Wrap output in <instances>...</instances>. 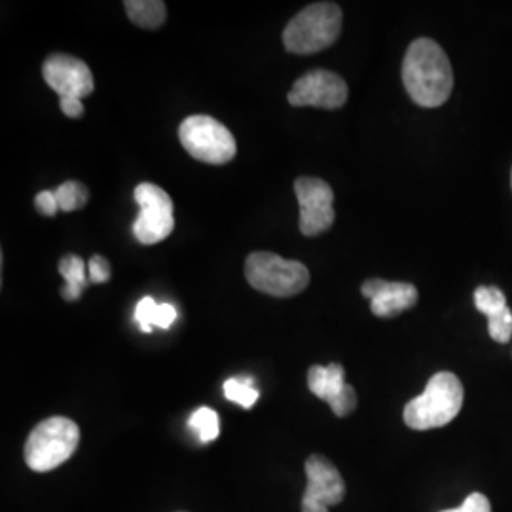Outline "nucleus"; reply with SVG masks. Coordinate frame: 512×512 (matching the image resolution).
Instances as JSON below:
<instances>
[{"mask_svg":"<svg viewBox=\"0 0 512 512\" xmlns=\"http://www.w3.org/2000/svg\"><path fill=\"white\" fill-rule=\"evenodd\" d=\"M330 408H332V412H334L338 418H346V416H349V414L357 408V393H355V389H353L351 385H346L344 393H342L334 403L330 404Z\"/></svg>","mask_w":512,"mask_h":512,"instance_id":"obj_22","label":"nucleus"},{"mask_svg":"<svg viewBox=\"0 0 512 512\" xmlns=\"http://www.w3.org/2000/svg\"><path fill=\"white\" fill-rule=\"evenodd\" d=\"M222 389H224V397L228 401L243 406L245 410L253 408L260 397L253 378H230L224 382Z\"/></svg>","mask_w":512,"mask_h":512,"instance_id":"obj_16","label":"nucleus"},{"mask_svg":"<svg viewBox=\"0 0 512 512\" xmlns=\"http://www.w3.org/2000/svg\"><path fill=\"white\" fill-rule=\"evenodd\" d=\"M55 200L61 211L71 213V211H78L88 203V188L82 183L76 181H67V183L57 186L54 190Z\"/></svg>","mask_w":512,"mask_h":512,"instance_id":"obj_17","label":"nucleus"},{"mask_svg":"<svg viewBox=\"0 0 512 512\" xmlns=\"http://www.w3.org/2000/svg\"><path fill=\"white\" fill-rule=\"evenodd\" d=\"M139 217L133 222V236L143 245H156L169 238L175 228L173 202L164 188L152 183L135 188Z\"/></svg>","mask_w":512,"mask_h":512,"instance_id":"obj_7","label":"nucleus"},{"mask_svg":"<svg viewBox=\"0 0 512 512\" xmlns=\"http://www.w3.org/2000/svg\"><path fill=\"white\" fill-rule=\"evenodd\" d=\"M365 298L370 300V310L378 317H395L410 310L418 302V289L410 283L368 279L361 289Z\"/></svg>","mask_w":512,"mask_h":512,"instance_id":"obj_11","label":"nucleus"},{"mask_svg":"<svg viewBox=\"0 0 512 512\" xmlns=\"http://www.w3.org/2000/svg\"><path fill=\"white\" fill-rule=\"evenodd\" d=\"M302 512H329V507L317 503V501H311V499H302Z\"/></svg>","mask_w":512,"mask_h":512,"instance_id":"obj_28","label":"nucleus"},{"mask_svg":"<svg viewBox=\"0 0 512 512\" xmlns=\"http://www.w3.org/2000/svg\"><path fill=\"white\" fill-rule=\"evenodd\" d=\"M35 205H37V211H40L42 215L46 217H54L55 213L59 211V205L55 200L54 190H44L40 192L37 198H35Z\"/></svg>","mask_w":512,"mask_h":512,"instance_id":"obj_25","label":"nucleus"},{"mask_svg":"<svg viewBox=\"0 0 512 512\" xmlns=\"http://www.w3.org/2000/svg\"><path fill=\"white\" fill-rule=\"evenodd\" d=\"M179 139L184 150L203 164H228L238 154L232 131L205 114L186 118L179 128Z\"/></svg>","mask_w":512,"mask_h":512,"instance_id":"obj_6","label":"nucleus"},{"mask_svg":"<svg viewBox=\"0 0 512 512\" xmlns=\"http://www.w3.org/2000/svg\"><path fill=\"white\" fill-rule=\"evenodd\" d=\"M476 310L482 311L488 319L507 310V298L497 287H478L475 291Z\"/></svg>","mask_w":512,"mask_h":512,"instance_id":"obj_19","label":"nucleus"},{"mask_svg":"<svg viewBox=\"0 0 512 512\" xmlns=\"http://www.w3.org/2000/svg\"><path fill=\"white\" fill-rule=\"evenodd\" d=\"M348 101V84L342 76L330 71H311L294 82L289 93L293 107H317V109H342Z\"/></svg>","mask_w":512,"mask_h":512,"instance_id":"obj_9","label":"nucleus"},{"mask_svg":"<svg viewBox=\"0 0 512 512\" xmlns=\"http://www.w3.org/2000/svg\"><path fill=\"white\" fill-rule=\"evenodd\" d=\"M442 512H492V505H490V501H488V497L486 495L471 494L461 505H459L458 509H450V511H442Z\"/></svg>","mask_w":512,"mask_h":512,"instance_id":"obj_24","label":"nucleus"},{"mask_svg":"<svg viewBox=\"0 0 512 512\" xmlns=\"http://www.w3.org/2000/svg\"><path fill=\"white\" fill-rule=\"evenodd\" d=\"M80 442V429L73 420L54 416L40 421L25 444V461L37 473L54 471L73 458Z\"/></svg>","mask_w":512,"mask_h":512,"instance_id":"obj_4","label":"nucleus"},{"mask_svg":"<svg viewBox=\"0 0 512 512\" xmlns=\"http://www.w3.org/2000/svg\"><path fill=\"white\" fill-rule=\"evenodd\" d=\"M306 499L317 501L325 507H332L344 501L346 495V484L340 471L332 465V461L323 456H311L306 461Z\"/></svg>","mask_w":512,"mask_h":512,"instance_id":"obj_12","label":"nucleus"},{"mask_svg":"<svg viewBox=\"0 0 512 512\" xmlns=\"http://www.w3.org/2000/svg\"><path fill=\"white\" fill-rule=\"evenodd\" d=\"M404 88L412 101L425 109H435L454 90V73L448 55L431 38L410 44L403 61Z\"/></svg>","mask_w":512,"mask_h":512,"instance_id":"obj_1","label":"nucleus"},{"mask_svg":"<svg viewBox=\"0 0 512 512\" xmlns=\"http://www.w3.org/2000/svg\"><path fill=\"white\" fill-rule=\"evenodd\" d=\"M42 76L46 84L61 95V99L88 97L95 88L90 67L73 55L52 54L42 67Z\"/></svg>","mask_w":512,"mask_h":512,"instance_id":"obj_10","label":"nucleus"},{"mask_svg":"<svg viewBox=\"0 0 512 512\" xmlns=\"http://www.w3.org/2000/svg\"><path fill=\"white\" fill-rule=\"evenodd\" d=\"M175 321H177V310L171 304H160L158 317H156V327L169 329Z\"/></svg>","mask_w":512,"mask_h":512,"instance_id":"obj_26","label":"nucleus"},{"mask_svg":"<svg viewBox=\"0 0 512 512\" xmlns=\"http://www.w3.org/2000/svg\"><path fill=\"white\" fill-rule=\"evenodd\" d=\"M88 264H84V260L80 256L67 255L61 258L59 262V274L63 275L65 279V287H63V298L74 302L80 298L82 291L88 285Z\"/></svg>","mask_w":512,"mask_h":512,"instance_id":"obj_14","label":"nucleus"},{"mask_svg":"<svg viewBox=\"0 0 512 512\" xmlns=\"http://www.w3.org/2000/svg\"><path fill=\"white\" fill-rule=\"evenodd\" d=\"M463 385L452 372L435 374L420 397L404 406V423L414 431L444 427L463 406Z\"/></svg>","mask_w":512,"mask_h":512,"instance_id":"obj_2","label":"nucleus"},{"mask_svg":"<svg viewBox=\"0 0 512 512\" xmlns=\"http://www.w3.org/2000/svg\"><path fill=\"white\" fill-rule=\"evenodd\" d=\"M300 203V232L308 238L319 236L334 224V192L329 183L315 177H300L294 183Z\"/></svg>","mask_w":512,"mask_h":512,"instance_id":"obj_8","label":"nucleus"},{"mask_svg":"<svg viewBox=\"0 0 512 512\" xmlns=\"http://www.w3.org/2000/svg\"><path fill=\"white\" fill-rule=\"evenodd\" d=\"M158 310H160V304L154 298H150V296H145L137 304V308H135V321L139 323V327H141L143 332H152V329L156 327Z\"/></svg>","mask_w":512,"mask_h":512,"instance_id":"obj_21","label":"nucleus"},{"mask_svg":"<svg viewBox=\"0 0 512 512\" xmlns=\"http://www.w3.org/2000/svg\"><path fill=\"white\" fill-rule=\"evenodd\" d=\"M188 425H190V429H194V431L198 433V437H200L202 442H213V440L219 437V414H217L213 408H207V406L198 408V410L190 416Z\"/></svg>","mask_w":512,"mask_h":512,"instance_id":"obj_18","label":"nucleus"},{"mask_svg":"<svg viewBox=\"0 0 512 512\" xmlns=\"http://www.w3.org/2000/svg\"><path fill=\"white\" fill-rule=\"evenodd\" d=\"M128 18L143 29H158L164 25L165 4L162 0H129L124 4Z\"/></svg>","mask_w":512,"mask_h":512,"instance_id":"obj_15","label":"nucleus"},{"mask_svg":"<svg viewBox=\"0 0 512 512\" xmlns=\"http://www.w3.org/2000/svg\"><path fill=\"white\" fill-rule=\"evenodd\" d=\"M245 277L260 293L289 298L310 285V272L302 262L287 260L268 251H258L245 260Z\"/></svg>","mask_w":512,"mask_h":512,"instance_id":"obj_5","label":"nucleus"},{"mask_svg":"<svg viewBox=\"0 0 512 512\" xmlns=\"http://www.w3.org/2000/svg\"><path fill=\"white\" fill-rule=\"evenodd\" d=\"M488 332L499 344H507L512 336V311L507 308L488 319Z\"/></svg>","mask_w":512,"mask_h":512,"instance_id":"obj_20","label":"nucleus"},{"mask_svg":"<svg viewBox=\"0 0 512 512\" xmlns=\"http://www.w3.org/2000/svg\"><path fill=\"white\" fill-rule=\"evenodd\" d=\"M342 19V8L334 2L306 6L283 31L287 52L310 55L327 50L342 33Z\"/></svg>","mask_w":512,"mask_h":512,"instance_id":"obj_3","label":"nucleus"},{"mask_svg":"<svg viewBox=\"0 0 512 512\" xmlns=\"http://www.w3.org/2000/svg\"><path fill=\"white\" fill-rule=\"evenodd\" d=\"M61 110H63V114L69 116V118H80V116L84 114L82 99H73V97L61 99Z\"/></svg>","mask_w":512,"mask_h":512,"instance_id":"obj_27","label":"nucleus"},{"mask_svg":"<svg viewBox=\"0 0 512 512\" xmlns=\"http://www.w3.org/2000/svg\"><path fill=\"white\" fill-rule=\"evenodd\" d=\"M346 370L338 363L329 366H311L308 370V387L315 397L332 404L346 389Z\"/></svg>","mask_w":512,"mask_h":512,"instance_id":"obj_13","label":"nucleus"},{"mask_svg":"<svg viewBox=\"0 0 512 512\" xmlns=\"http://www.w3.org/2000/svg\"><path fill=\"white\" fill-rule=\"evenodd\" d=\"M88 274L93 283H107L112 275L109 260L105 256L93 255L88 262Z\"/></svg>","mask_w":512,"mask_h":512,"instance_id":"obj_23","label":"nucleus"}]
</instances>
